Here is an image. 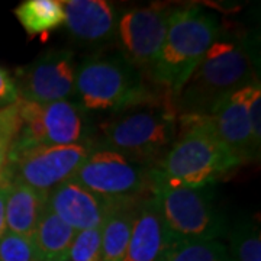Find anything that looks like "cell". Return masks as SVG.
Segmentation results:
<instances>
[{
	"instance_id": "obj_15",
	"label": "cell",
	"mask_w": 261,
	"mask_h": 261,
	"mask_svg": "<svg viewBox=\"0 0 261 261\" xmlns=\"http://www.w3.org/2000/svg\"><path fill=\"white\" fill-rule=\"evenodd\" d=\"M173 243L154 199L141 202L123 261H160Z\"/></svg>"
},
{
	"instance_id": "obj_4",
	"label": "cell",
	"mask_w": 261,
	"mask_h": 261,
	"mask_svg": "<svg viewBox=\"0 0 261 261\" xmlns=\"http://www.w3.org/2000/svg\"><path fill=\"white\" fill-rule=\"evenodd\" d=\"M221 32L219 20L200 6L171 10L167 32L149 77L176 99Z\"/></svg>"
},
{
	"instance_id": "obj_17",
	"label": "cell",
	"mask_w": 261,
	"mask_h": 261,
	"mask_svg": "<svg viewBox=\"0 0 261 261\" xmlns=\"http://www.w3.org/2000/svg\"><path fill=\"white\" fill-rule=\"evenodd\" d=\"M140 203L138 199L115 202L100 226L102 261H123Z\"/></svg>"
},
{
	"instance_id": "obj_18",
	"label": "cell",
	"mask_w": 261,
	"mask_h": 261,
	"mask_svg": "<svg viewBox=\"0 0 261 261\" xmlns=\"http://www.w3.org/2000/svg\"><path fill=\"white\" fill-rule=\"evenodd\" d=\"M15 16L29 38L42 39L64 25L63 0H25L13 9Z\"/></svg>"
},
{
	"instance_id": "obj_22",
	"label": "cell",
	"mask_w": 261,
	"mask_h": 261,
	"mask_svg": "<svg viewBox=\"0 0 261 261\" xmlns=\"http://www.w3.org/2000/svg\"><path fill=\"white\" fill-rule=\"evenodd\" d=\"M22 129L19 99L12 105L0 108V186H8V166L10 149Z\"/></svg>"
},
{
	"instance_id": "obj_24",
	"label": "cell",
	"mask_w": 261,
	"mask_h": 261,
	"mask_svg": "<svg viewBox=\"0 0 261 261\" xmlns=\"http://www.w3.org/2000/svg\"><path fill=\"white\" fill-rule=\"evenodd\" d=\"M68 261H102V231L100 228L75 233L67 254Z\"/></svg>"
},
{
	"instance_id": "obj_2",
	"label": "cell",
	"mask_w": 261,
	"mask_h": 261,
	"mask_svg": "<svg viewBox=\"0 0 261 261\" xmlns=\"http://www.w3.org/2000/svg\"><path fill=\"white\" fill-rule=\"evenodd\" d=\"M258 79L247 45L238 38L219 32L187 83L174 99L180 115L206 116L225 96Z\"/></svg>"
},
{
	"instance_id": "obj_21",
	"label": "cell",
	"mask_w": 261,
	"mask_h": 261,
	"mask_svg": "<svg viewBox=\"0 0 261 261\" xmlns=\"http://www.w3.org/2000/svg\"><path fill=\"white\" fill-rule=\"evenodd\" d=\"M226 250L232 261H261L258 225L250 219L238 222L229 233V245Z\"/></svg>"
},
{
	"instance_id": "obj_16",
	"label": "cell",
	"mask_w": 261,
	"mask_h": 261,
	"mask_svg": "<svg viewBox=\"0 0 261 261\" xmlns=\"http://www.w3.org/2000/svg\"><path fill=\"white\" fill-rule=\"evenodd\" d=\"M47 209V193L23 183H10L6 196V232L32 238Z\"/></svg>"
},
{
	"instance_id": "obj_11",
	"label": "cell",
	"mask_w": 261,
	"mask_h": 261,
	"mask_svg": "<svg viewBox=\"0 0 261 261\" xmlns=\"http://www.w3.org/2000/svg\"><path fill=\"white\" fill-rule=\"evenodd\" d=\"M77 63L70 49H48L13 79L19 99L32 103L67 100L74 94Z\"/></svg>"
},
{
	"instance_id": "obj_1",
	"label": "cell",
	"mask_w": 261,
	"mask_h": 261,
	"mask_svg": "<svg viewBox=\"0 0 261 261\" xmlns=\"http://www.w3.org/2000/svg\"><path fill=\"white\" fill-rule=\"evenodd\" d=\"M177 140L151 170V183L207 187L243 163L207 126L205 116L180 115Z\"/></svg>"
},
{
	"instance_id": "obj_25",
	"label": "cell",
	"mask_w": 261,
	"mask_h": 261,
	"mask_svg": "<svg viewBox=\"0 0 261 261\" xmlns=\"http://www.w3.org/2000/svg\"><path fill=\"white\" fill-rule=\"evenodd\" d=\"M247 112H248L252 138L255 141V144L261 147V89L258 80L248 84Z\"/></svg>"
},
{
	"instance_id": "obj_28",
	"label": "cell",
	"mask_w": 261,
	"mask_h": 261,
	"mask_svg": "<svg viewBox=\"0 0 261 261\" xmlns=\"http://www.w3.org/2000/svg\"><path fill=\"white\" fill-rule=\"evenodd\" d=\"M54 261H68L67 258H63V260H54Z\"/></svg>"
},
{
	"instance_id": "obj_9",
	"label": "cell",
	"mask_w": 261,
	"mask_h": 261,
	"mask_svg": "<svg viewBox=\"0 0 261 261\" xmlns=\"http://www.w3.org/2000/svg\"><path fill=\"white\" fill-rule=\"evenodd\" d=\"M22 129L16 142L27 145H73L86 144L87 118L77 102L58 100L32 103L19 99Z\"/></svg>"
},
{
	"instance_id": "obj_23",
	"label": "cell",
	"mask_w": 261,
	"mask_h": 261,
	"mask_svg": "<svg viewBox=\"0 0 261 261\" xmlns=\"http://www.w3.org/2000/svg\"><path fill=\"white\" fill-rule=\"evenodd\" d=\"M0 261H44L32 238L6 232L0 238Z\"/></svg>"
},
{
	"instance_id": "obj_13",
	"label": "cell",
	"mask_w": 261,
	"mask_h": 261,
	"mask_svg": "<svg viewBox=\"0 0 261 261\" xmlns=\"http://www.w3.org/2000/svg\"><path fill=\"white\" fill-rule=\"evenodd\" d=\"M118 200H108L68 180L48 195V209L75 232L100 228Z\"/></svg>"
},
{
	"instance_id": "obj_8",
	"label": "cell",
	"mask_w": 261,
	"mask_h": 261,
	"mask_svg": "<svg viewBox=\"0 0 261 261\" xmlns=\"http://www.w3.org/2000/svg\"><path fill=\"white\" fill-rule=\"evenodd\" d=\"M71 180L108 200H135L152 189L151 168L105 148L90 152Z\"/></svg>"
},
{
	"instance_id": "obj_14",
	"label": "cell",
	"mask_w": 261,
	"mask_h": 261,
	"mask_svg": "<svg viewBox=\"0 0 261 261\" xmlns=\"http://www.w3.org/2000/svg\"><path fill=\"white\" fill-rule=\"evenodd\" d=\"M64 25L83 45H103L115 38L116 9L106 0H64Z\"/></svg>"
},
{
	"instance_id": "obj_3",
	"label": "cell",
	"mask_w": 261,
	"mask_h": 261,
	"mask_svg": "<svg viewBox=\"0 0 261 261\" xmlns=\"http://www.w3.org/2000/svg\"><path fill=\"white\" fill-rule=\"evenodd\" d=\"M105 149L147 166L159 164L177 140V111L174 97L164 93L159 99L119 112L100 125Z\"/></svg>"
},
{
	"instance_id": "obj_7",
	"label": "cell",
	"mask_w": 261,
	"mask_h": 261,
	"mask_svg": "<svg viewBox=\"0 0 261 261\" xmlns=\"http://www.w3.org/2000/svg\"><path fill=\"white\" fill-rule=\"evenodd\" d=\"M89 154L87 144L27 145L15 141L10 149L8 183H23L49 195L71 180Z\"/></svg>"
},
{
	"instance_id": "obj_6",
	"label": "cell",
	"mask_w": 261,
	"mask_h": 261,
	"mask_svg": "<svg viewBox=\"0 0 261 261\" xmlns=\"http://www.w3.org/2000/svg\"><path fill=\"white\" fill-rule=\"evenodd\" d=\"M151 192L173 241L216 240L224 233V216L215 205L209 187L152 183Z\"/></svg>"
},
{
	"instance_id": "obj_5",
	"label": "cell",
	"mask_w": 261,
	"mask_h": 261,
	"mask_svg": "<svg viewBox=\"0 0 261 261\" xmlns=\"http://www.w3.org/2000/svg\"><path fill=\"white\" fill-rule=\"evenodd\" d=\"M164 93L170 92L149 90L140 71L121 53L89 57L77 65L74 94L84 111L122 112Z\"/></svg>"
},
{
	"instance_id": "obj_10",
	"label": "cell",
	"mask_w": 261,
	"mask_h": 261,
	"mask_svg": "<svg viewBox=\"0 0 261 261\" xmlns=\"http://www.w3.org/2000/svg\"><path fill=\"white\" fill-rule=\"evenodd\" d=\"M171 10L164 6L132 8L116 22L115 37L121 54L138 71L149 74L155 64L167 32Z\"/></svg>"
},
{
	"instance_id": "obj_12",
	"label": "cell",
	"mask_w": 261,
	"mask_h": 261,
	"mask_svg": "<svg viewBox=\"0 0 261 261\" xmlns=\"http://www.w3.org/2000/svg\"><path fill=\"white\" fill-rule=\"evenodd\" d=\"M247 94L248 84L225 96L205 116L211 130L241 163L258 159L261 148L252 138L247 112Z\"/></svg>"
},
{
	"instance_id": "obj_27",
	"label": "cell",
	"mask_w": 261,
	"mask_h": 261,
	"mask_svg": "<svg viewBox=\"0 0 261 261\" xmlns=\"http://www.w3.org/2000/svg\"><path fill=\"white\" fill-rule=\"evenodd\" d=\"M6 196L8 186H0V238L6 233Z\"/></svg>"
},
{
	"instance_id": "obj_26",
	"label": "cell",
	"mask_w": 261,
	"mask_h": 261,
	"mask_svg": "<svg viewBox=\"0 0 261 261\" xmlns=\"http://www.w3.org/2000/svg\"><path fill=\"white\" fill-rule=\"evenodd\" d=\"M19 99L18 90L13 82V77L0 67V108L15 103Z\"/></svg>"
},
{
	"instance_id": "obj_20",
	"label": "cell",
	"mask_w": 261,
	"mask_h": 261,
	"mask_svg": "<svg viewBox=\"0 0 261 261\" xmlns=\"http://www.w3.org/2000/svg\"><path fill=\"white\" fill-rule=\"evenodd\" d=\"M160 261H232L226 245L218 240L173 241Z\"/></svg>"
},
{
	"instance_id": "obj_19",
	"label": "cell",
	"mask_w": 261,
	"mask_h": 261,
	"mask_svg": "<svg viewBox=\"0 0 261 261\" xmlns=\"http://www.w3.org/2000/svg\"><path fill=\"white\" fill-rule=\"evenodd\" d=\"M75 233L73 228L47 209L32 235V241L44 261L63 260L67 258Z\"/></svg>"
}]
</instances>
